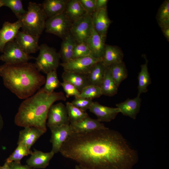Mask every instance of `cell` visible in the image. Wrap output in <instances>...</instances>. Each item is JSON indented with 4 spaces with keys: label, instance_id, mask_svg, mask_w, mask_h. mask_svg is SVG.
I'll return each instance as SVG.
<instances>
[{
    "label": "cell",
    "instance_id": "1f68e13d",
    "mask_svg": "<svg viewBox=\"0 0 169 169\" xmlns=\"http://www.w3.org/2000/svg\"><path fill=\"white\" fill-rule=\"evenodd\" d=\"M66 106L70 123L79 121L89 116L87 113L75 106L71 102H66Z\"/></svg>",
    "mask_w": 169,
    "mask_h": 169
},
{
    "label": "cell",
    "instance_id": "30bf717a",
    "mask_svg": "<svg viewBox=\"0 0 169 169\" xmlns=\"http://www.w3.org/2000/svg\"><path fill=\"white\" fill-rule=\"evenodd\" d=\"M47 119L46 124L49 128L70 124L66 106L61 102L53 104L50 106Z\"/></svg>",
    "mask_w": 169,
    "mask_h": 169
},
{
    "label": "cell",
    "instance_id": "4316f807",
    "mask_svg": "<svg viewBox=\"0 0 169 169\" xmlns=\"http://www.w3.org/2000/svg\"><path fill=\"white\" fill-rule=\"evenodd\" d=\"M144 58L146 62L141 65V69L138 76V92L137 96H139L142 93L147 91V87L151 83V79L148 71V60L145 56Z\"/></svg>",
    "mask_w": 169,
    "mask_h": 169
},
{
    "label": "cell",
    "instance_id": "5bb4252c",
    "mask_svg": "<svg viewBox=\"0 0 169 169\" xmlns=\"http://www.w3.org/2000/svg\"><path fill=\"white\" fill-rule=\"evenodd\" d=\"M105 40L95 29L92 25L86 44L91 52V56L101 60L105 46Z\"/></svg>",
    "mask_w": 169,
    "mask_h": 169
},
{
    "label": "cell",
    "instance_id": "cb8c5ba5",
    "mask_svg": "<svg viewBox=\"0 0 169 169\" xmlns=\"http://www.w3.org/2000/svg\"><path fill=\"white\" fill-rule=\"evenodd\" d=\"M64 13L72 23L87 14L79 0L68 1Z\"/></svg>",
    "mask_w": 169,
    "mask_h": 169
},
{
    "label": "cell",
    "instance_id": "ee69618b",
    "mask_svg": "<svg viewBox=\"0 0 169 169\" xmlns=\"http://www.w3.org/2000/svg\"><path fill=\"white\" fill-rule=\"evenodd\" d=\"M4 125V122L3 117L0 112V136L1 131L3 128Z\"/></svg>",
    "mask_w": 169,
    "mask_h": 169
},
{
    "label": "cell",
    "instance_id": "e575fe53",
    "mask_svg": "<svg viewBox=\"0 0 169 169\" xmlns=\"http://www.w3.org/2000/svg\"><path fill=\"white\" fill-rule=\"evenodd\" d=\"M102 95L100 87L99 86L89 85L84 87L80 92L79 97L92 100Z\"/></svg>",
    "mask_w": 169,
    "mask_h": 169
},
{
    "label": "cell",
    "instance_id": "7a4b0ae2",
    "mask_svg": "<svg viewBox=\"0 0 169 169\" xmlns=\"http://www.w3.org/2000/svg\"><path fill=\"white\" fill-rule=\"evenodd\" d=\"M0 75L5 86L18 98L25 99L33 95L45 84L46 79L35 64L28 62L0 66Z\"/></svg>",
    "mask_w": 169,
    "mask_h": 169
},
{
    "label": "cell",
    "instance_id": "ac0fdd59",
    "mask_svg": "<svg viewBox=\"0 0 169 169\" xmlns=\"http://www.w3.org/2000/svg\"><path fill=\"white\" fill-rule=\"evenodd\" d=\"M45 132L34 127H26L20 131L18 144H21L30 149L32 146Z\"/></svg>",
    "mask_w": 169,
    "mask_h": 169
},
{
    "label": "cell",
    "instance_id": "f6af8a7d",
    "mask_svg": "<svg viewBox=\"0 0 169 169\" xmlns=\"http://www.w3.org/2000/svg\"><path fill=\"white\" fill-rule=\"evenodd\" d=\"M3 6L2 3L1 1V0H0V8Z\"/></svg>",
    "mask_w": 169,
    "mask_h": 169
},
{
    "label": "cell",
    "instance_id": "4fadbf2b",
    "mask_svg": "<svg viewBox=\"0 0 169 169\" xmlns=\"http://www.w3.org/2000/svg\"><path fill=\"white\" fill-rule=\"evenodd\" d=\"M39 36L29 34L23 31H19L15 40L23 52L29 55L35 53L39 50Z\"/></svg>",
    "mask_w": 169,
    "mask_h": 169
},
{
    "label": "cell",
    "instance_id": "f546056e",
    "mask_svg": "<svg viewBox=\"0 0 169 169\" xmlns=\"http://www.w3.org/2000/svg\"><path fill=\"white\" fill-rule=\"evenodd\" d=\"M156 18L161 28L169 27V0L164 1L160 7Z\"/></svg>",
    "mask_w": 169,
    "mask_h": 169
},
{
    "label": "cell",
    "instance_id": "d6a6232c",
    "mask_svg": "<svg viewBox=\"0 0 169 169\" xmlns=\"http://www.w3.org/2000/svg\"><path fill=\"white\" fill-rule=\"evenodd\" d=\"M60 86L61 82L58 78L56 70H54L47 74L45 85L42 88L45 91L51 93Z\"/></svg>",
    "mask_w": 169,
    "mask_h": 169
},
{
    "label": "cell",
    "instance_id": "d6986e66",
    "mask_svg": "<svg viewBox=\"0 0 169 169\" xmlns=\"http://www.w3.org/2000/svg\"><path fill=\"white\" fill-rule=\"evenodd\" d=\"M54 153L44 152L35 149L30 154V157L26 161L27 166L34 168H44L48 166L51 159L54 155Z\"/></svg>",
    "mask_w": 169,
    "mask_h": 169
},
{
    "label": "cell",
    "instance_id": "ffe728a7",
    "mask_svg": "<svg viewBox=\"0 0 169 169\" xmlns=\"http://www.w3.org/2000/svg\"><path fill=\"white\" fill-rule=\"evenodd\" d=\"M141 99L137 96L133 99H127L125 101L116 105L123 115L135 120L140 110Z\"/></svg>",
    "mask_w": 169,
    "mask_h": 169
},
{
    "label": "cell",
    "instance_id": "52a82bcc",
    "mask_svg": "<svg viewBox=\"0 0 169 169\" xmlns=\"http://www.w3.org/2000/svg\"><path fill=\"white\" fill-rule=\"evenodd\" d=\"M72 23L64 12L48 18L45 22V29L47 33L54 34L63 39L70 33Z\"/></svg>",
    "mask_w": 169,
    "mask_h": 169
},
{
    "label": "cell",
    "instance_id": "7bdbcfd3",
    "mask_svg": "<svg viewBox=\"0 0 169 169\" xmlns=\"http://www.w3.org/2000/svg\"><path fill=\"white\" fill-rule=\"evenodd\" d=\"M0 169H11L10 163L6 161L4 165L1 166Z\"/></svg>",
    "mask_w": 169,
    "mask_h": 169
},
{
    "label": "cell",
    "instance_id": "4dcf8cb0",
    "mask_svg": "<svg viewBox=\"0 0 169 169\" xmlns=\"http://www.w3.org/2000/svg\"><path fill=\"white\" fill-rule=\"evenodd\" d=\"M18 144L17 148L6 159L7 162L21 163V161L23 157L31 154L32 151L25 146L21 144Z\"/></svg>",
    "mask_w": 169,
    "mask_h": 169
},
{
    "label": "cell",
    "instance_id": "ab89813d",
    "mask_svg": "<svg viewBox=\"0 0 169 169\" xmlns=\"http://www.w3.org/2000/svg\"><path fill=\"white\" fill-rule=\"evenodd\" d=\"M108 1L107 0H96L95 11L107 8Z\"/></svg>",
    "mask_w": 169,
    "mask_h": 169
},
{
    "label": "cell",
    "instance_id": "7c38bea8",
    "mask_svg": "<svg viewBox=\"0 0 169 169\" xmlns=\"http://www.w3.org/2000/svg\"><path fill=\"white\" fill-rule=\"evenodd\" d=\"M91 18L95 29L106 40L108 28L112 22L108 17L107 8L95 11L91 15Z\"/></svg>",
    "mask_w": 169,
    "mask_h": 169
},
{
    "label": "cell",
    "instance_id": "83f0119b",
    "mask_svg": "<svg viewBox=\"0 0 169 169\" xmlns=\"http://www.w3.org/2000/svg\"><path fill=\"white\" fill-rule=\"evenodd\" d=\"M102 95L112 96L117 93L118 88L116 86L111 72L108 67L100 86Z\"/></svg>",
    "mask_w": 169,
    "mask_h": 169
},
{
    "label": "cell",
    "instance_id": "d4e9b609",
    "mask_svg": "<svg viewBox=\"0 0 169 169\" xmlns=\"http://www.w3.org/2000/svg\"><path fill=\"white\" fill-rule=\"evenodd\" d=\"M62 77L63 81L69 82L74 85L80 92L89 85L86 75L64 71Z\"/></svg>",
    "mask_w": 169,
    "mask_h": 169
},
{
    "label": "cell",
    "instance_id": "603a6c76",
    "mask_svg": "<svg viewBox=\"0 0 169 169\" xmlns=\"http://www.w3.org/2000/svg\"><path fill=\"white\" fill-rule=\"evenodd\" d=\"M107 67L101 61L95 64L86 75L89 85H93L100 87Z\"/></svg>",
    "mask_w": 169,
    "mask_h": 169
},
{
    "label": "cell",
    "instance_id": "74e56055",
    "mask_svg": "<svg viewBox=\"0 0 169 169\" xmlns=\"http://www.w3.org/2000/svg\"><path fill=\"white\" fill-rule=\"evenodd\" d=\"M61 86L66 94V97L68 98L72 96H74L75 97H79L80 94V92L73 85L70 83L64 81L61 83Z\"/></svg>",
    "mask_w": 169,
    "mask_h": 169
},
{
    "label": "cell",
    "instance_id": "8fae6325",
    "mask_svg": "<svg viewBox=\"0 0 169 169\" xmlns=\"http://www.w3.org/2000/svg\"><path fill=\"white\" fill-rule=\"evenodd\" d=\"M51 133L50 141L52 144L51 151L55 154L59 152L64 142L73 133L69 125H64L49 128Z\"/></svg>",
    "mask_w": 169,
    "mask_h": 169
},
{
    "label": "cell",
    "instance_id": "277c9868",
    "mask_svg": "<svg viewBox=\"0 0 169 169\" xmlns=\"http://www.w3.org/2000/svg\"><path fill=\"white\" fill-rule=\"evenodd\" d=\"M47 18L41 4L30 2L26 13L19 20L21 22L23 31L40 37L45 28Z\"/></svg>",
    "mask_w": 169,
    "mask_h": 169
},
{
    "label": "cell",
    "instance_id": "7402d4cb",
    "mask_svg": "<svg viewBox=\"0 0 169 169\" xmlns=\"http://www.w3.org/2000/svg\"><path fill=\"white\" fill-rule=\"evenodd\" d=\"M68 1L66 0H46L41 5L45 14L48 18H49L64 13Z\"/></svg>",
    "mask_w": 169,
    "mask_h": 169
},
{
    "label": "cell",
    "instance_id": "8992f818",
    "mask_svg": "<svg viewBox=\"0 0 169 169\" xmlns=\"http://www.w3.org/2000/svg\"><path fill=\"white\" fill-rule=\"evenodd\" d=\"M3 53L0 56V60L7 64L25 63L35 59L24 52L15 40L6 44Z\"/></svg>",
    "mask_w": 169,
    "mask_h": 169
},
{
    "label": "cell",
    "instance_id": "9a60e30c",
    "mask_svg": "<svg viewBox=\"0 0 169 169\" xmlns=\"http://www.w3.org/2000/svg\"><path fill=\"white\" fill-rule=\"evenodd\" d=\"M22 24L19 20L13 23L5 22L0 29V52L3 53L6 44L14 40Z\"/></svg>",
    "mask_w": 169,
    "mask_h": 169
},
{
    "label": "cell",
    "instance_id": "2e32d148",
    "mask_svg": "<svg viewBox=\"0 0 169 169\" xmlns=\"http://www.w3.org/2000/svg\"><path fill=\"white\" fill-rule=\"evenodd\" d=\"M73 133H79L90 132L100 129H105L104 124L88 116L82 120L69 124Z\"/></svg>",
    "mask_w": 169,
    "mask_h": 169
},
{
    "label": "cell",
    "instance_id": "b9f144b4",
    "mask_svg": "<svg viewBox=\"0 0 169 169\" xmlns=\"http://www.w3.org/2000/svg\"><path fill=\"white\" fill-rule=\"evenodd\" d=\"M163 34L167 40L169 41V27L161 28Z\"/></svg>",
    "mask_w": 169,
    "mask_h": 169
},
{
    "label": "cell",
    "instance_id": "44dd1931",
    "mask_svg": "<svg viewBox=\"0 0 169 169\" xmlns=\"http://www.w3.org/2000/svg\"><path fill=\"white\" fill-rule=\"evenodd\" d=\"M124 54L117 46L105 44L101 62L106 67L123 61Z\"/></svg>",
    "mask_w": 169,
    "mask_h": 169
},
{
    "label": "cell",
    "instance_id": "484cf974",
    "mask_svg": "<svg viewBox=\"0 0 169 169\" xmlns=\"http://www.w3.org/2000/svg\"><path fill=\"white\" fill-rule=\"evenodd\" d=\"M77 44L70 33L63 39L59 53L63 62H67L72 59L74 50Z\"/></svg>",
    "mask_w": 169,
    "mask_h": 169
},
{
    "label": "cell",
    "instance_id": "5b68a950",
    "mask_svg": "<svg viewBox=\"0 0 169 169\" xmlns=\"http://www.w3.org/2000/svg\"><path fill=\"white\" fill-rule=\"evenodd\" d=\"M39 53L35 59V64L38 70L46 74L56 70L60 64L59 53L53 48L43 44L39 46Z\"/></svg>",
    "mask_w": 169,
    "mask_h": 169
},
{
    "label": "cell",
    "instance_id": "f35d334b",
    "mask_svg": "<svg viewBox=\"0 0 169 169\" xmlns=\"http://www.w3.org/2000/svg\"><path fill=\"white\" fill-rule=\"evenodd\" d=\"M86 13L91 15L95 11L96 0H79Z\"/></svg>",
    "mask_w": 169,
    "mask_h": 169
},
{
    "label": "cell",
    "instance_id": "9c48e42d",
    "mask_svg": "<svg viewBox=\"0 0 169 169\" xmlns=\"http://www.w3.org/2000/svg\"><path fill=\"white\" fill-rule=\"evenodd\" d=\"M92 26L91 15L87 14L72 23L70 33L77 43L85 42Z\"/></svg>",
    "mask_w": 169,
    "mask_h": 169
},
{
    "label": "cell",
    "instance_id": "3957f363",
    "mask_svg": "<svg viewBox=\"0 0 169 169\" xmlns=\"http://www.w3.org/2000/svg\"><path fill=\"white\" fill-rule=\"evenodd\" d=\"M66 100L62 92L49 93L43 88H40L21 103L15 117V123L23 127H35L46 132V120L50 107L56 101Z\"/></svg>",
    "mask_w": 169,
    "mask_h": 169
},
{
    "label": "cell",
    "instance_id": "60d3db41",
    "mask_svg": "<svg viewBox=\"0 0 169 169\" xmlns=\"http://www.w3.org/2000/svg\"><path fill=\"white\" fill-rule=\"evenodd\" d=\"M11 169H33L28 166L24 165L21 163L14 162L10 163Z\"/></svg>",
    "mask_w": 169,
    "mask_h": 169
},
{
    "label": "cell",
    "instance_id": "ba28073f",
    "mask_svg": "<svg viewBox=\"0 0 169 169\" xmlns=\"http://www.w3.org/2000/svg\"><path fill=\"white\" fill-rule=\"evenodd\" d=\"M101 61L90 55L72 59L67 62L61 63L60 65L64 71L87 75L92 67Z\"/></svg>",
    "mask_w": 169,
    "mask_h": 169
},
{
    "label": "cell",
    "instance_id": "6da1fadb",
    "mask_svg": "<svg viewBox=\"0 0 169 169\" xmlns=\"http://www.w3.org/2000/svg\"><path fill=\"white\" fill-rule=\"evenodd\" d=\"M59 152L82 169H131L138 160L137 151L122 134L108 128L73 133Z\"/></svg>",
    "mask_w": 169,
    "mask_h": 169
},
{
    "label": "cell",
    "instance_id": "8d00e7d4",
    "mask_svg": "<svg viewBox=\"0 0 169 169\" xmlns=\"http://www.w3.org/2000/svg\"><path fill=\"white\" fill-rule=\"evenodd\" d=\"M93 102L91 100L75 97L74 100L71 103L75 106L82 111L85 112L87 110L89 109Z\"/></svg>",
    "mask_w": 169,
    "mask_h": 169
},
{
    "label": "cell",
    "instance_id": "e0dca14e",
    "mask_svg": "<svg viewBox=\"0 0 169 169\" xmlns=\"http://www.w3.org/2000/svg\"><path fill=\"white\" fill-rule=\"evenodd\" d=\"M100 122H109L114 119L120 112L117 108L110 107L101 105L97 102H94L89 109Z\"/></svg>",
    "mask_w": 169,
    "mask_h": 169
},
{
    "label": "cell",
    "instance_id": "bcb514c9",
    "mask_svg": "<svg viewBox=\"0 0 169 169\" xmlns=\"http://www.w3.org/2000/svg\"><path fill=\"white\" fill-rule=\"evenodd\" d=\"M1 167V166L0 165V168Z\"/></svg>",
    "mask_w": 169,
    "mask_h": 169
},
{
    "label": "cell",
    "instance_id": "f1b7e54d",
    "mask_svg": "<svg viewBox=\"0 0 169 169\" xmlns=\"http://www.w3.org/2000/svg\"><path fill=\"white\" fill-rule=\"evenodd\" d=\"M117 87L118 88L121 83L125 79L128 75L125 65L122 62L112 64L108 67Z\"/></svg>",
    "mask_w": 169,
    "mask_h": 169
},
{
    "label": "cell",
    "instance_id": "d590c367",
    "mask_svg": "<svg viewBox=\"0 0 169 169\" xmlns=\"http://www.w3.org/2000/svg\"><path fill=\"white\" fill-rule=\"evenodd\" d=\"M90 55L91 56V51L85 42L77 43L74 50L72 59Z\"/></svg>",
    "mask_w": 169,
    "mask_h": 169
},
{
    "label": "cell",
    "instance_id": "836d02e7",
    "mask_svg": "<svg viewBox=\"0 0 169 169\" xmlns=\"http://www.w3.org/2000/svg\"><path fill=\"white\" fill-rule=\"evenodd\" d=\"M3 6L10 8L18 20L27 12L23 8L22 2L20 0H1Z\"/></svg>",
    "mask_w": 169,
    "mask_h": 169
}]
</instances>
